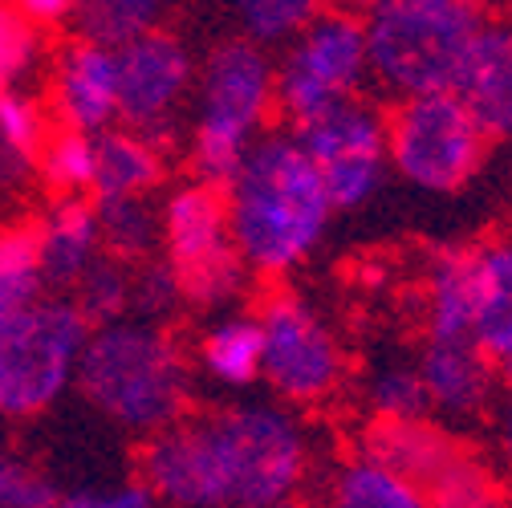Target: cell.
Instances as JSON below:
<instances>
[{
    "instance_id": "1",
    "label": "cell",
    "mask_w": 512,
    "mask_h": 508,
    "mask_svg": "<svg viewBox=\"0 0 512 508\" xmlns=\"http://www.w3.org/2000/svg\"><path fill=\"white\" fill-rule=\"evenodd\" d=\"M139 468L155 500L277 508L309 480V435L289 403H240L151 431Z\"/></svg>"
},
{
    "instance_id": "2",
    "label": "cell",
    "mask_w": 512,
    "mask_h": 508,
    "mask_svg": "<svg viewBox=\"0 0 512 508\" xmlns=\"http://www.w3.org/2000/svg\"><path fill=\"white\" fill-rule=\"evenodd\" d=\"M228 232L244 265L261 277H285L322 244L334 204L297 135L265 131L248 143L232 179L220 187Z\"/></svg>"
},
{
    "instance_id": "3",
    "label": "cell",
    "mask_w": 512,
    "mask_h": 508,
    "mask_svg": "<svg viewBox=\"0 0 512 508\" xmlns=\"http://www.w3.org/2000/svg\"><path fill=\"white\" fill-rule=\"evenodd\" d=\"M488 0H378L362 13L370 82L387 98L456 90Z\"/></svg>"
},
{
    "instance_id": "4",
    "label": "cell",
    "mask_w": 512,
    "mask_h": 508,
    "mask_svg": "<svg viewBox=\"0 0 512 508\" xmlns=\"http://www.w3.org/2000/svg\"><path fill=\"white\" fill-rule=\"evenodd\" d=\"M74 378L102 415L135 431H159L187 411V358L151 322H102L86 338Z\"/></svg>"
},
{
    "instance_id": "5",
    "label": "cell",
    "mask_w": 512,
    "mask_h": 508,
    "mask_svg": "<svg viewBox=\"0 0 512 508\" xmlns=\"http://www.w3.org/2000/svg\"><path fill=\"white\" fill-rule=\"evenodd\" d=\"M277 110V74L269 45L252 37L220 41L200 74V106L191 131V167L196 179L224 187Z\"/></svg>"
},
{
    "instance_id": "6",
    "label": "cell",
    "mask_w": 512,
    "mask_h": 508,
    "mask_svg": "<svg viewBox=\"0 0 512 508\" xmlns=\"http://www.w3.org/2000/svg\"><path fill=\"white\" fill-rule=\"evenodd\" d=\"M488 155V135L456 90L395 98L387 114V163L419 192L447 196L464 187Z\"/></svg>"
},
{
    "instance_id": "7",
    "label": "cell",
    "mask_w": 512,
    "mask_h": 508,
    "mask_svg": "<svg viewBox=\"0 0 512 508\" xmlns=\"http://www.w3.org/2000/svg\"><path fill=\"white\" fill-rule=\"evenodd\" d=\"M277 74V114L285 126L330 110L342 98H354L370 86V53L362 13L326 5L313 13L289 41L285 57L273 61Z\"/></svg>"
},
{
    "instance_id": "8",
    "label": "cell",
    "mask_w": 512,
    "mask_h": 508,
    "mask_svg": "<svg viewBox=\"0 0 512 508\" xmlns=\"http://www.w3.org/2000/svg\"><path fill=\"white\" fill-rule=\"evenodd\" d=\"M159 244L175 269L183 301L200 309H228L244 289L252 269L232 244L228 208L216 183H183L159 212Z\"/></svg>"
},
{
    "instance_id": "9",
    "label": "cell",
    "mask_w": 512,
    "mask_h": 508,
    "mask_svg": "<svg viewBox=\"0 0 512 508\" xmlns=\"http://www.w3.org/2000/svg\"><path fill=\"white\" fill-rule=\"evenodd\" d=\"M90 322L78 301H37L0 326V415H33L74 383Z\"/></svg>"
},
{
    "instance_id": "10",
    "label": "cell",
    "mask_w": 512,
    "mask_h": 508,
    "mask_svg": "<svg viewBox=\"0 0 512 508\" xmlns=\"http://www.w3.org/2000/svg\"><path fill=\"white\" fill-rule=\"evenodd\" d=\"M261 378L289 407L326 403L346 378V354L326 317L297 293H269L261 313Z\"/></svg>"
},
{
    "instance_id": "11",
    "label": "cell",
    "mask_w": 512,
    "mask_h": 508,
    "mask_svg": "<svg viewBox=\"0 0 512 508\" xmlns=\"http://www.w3.org/2000/svg\"><path fill=\"white\" fill-rule=\"evenodd\" d=\"M366 456H374L387 468H395L399 476H407L419 488L423 504L480 508V504L504 500L492 468L476 452H468L456 435L435 427L427 415L374 419V427L366 435Z\"/></svg>"
},
{
    "instance_id": "12",
    "label": "cell",
    "mask_w": 512,
    "mask_h": 508,
    "mask_svg": "<svg viewBox=\"0 0 512 508\" xmlns=\"http://www.w3.org/2000/svg\"><path fill=\"white\" fill-rule=\"evenodd\" d=\"M313 167L322 171V183L330 192L334 212L338 208H362L378 196L387 179V114L370 98L354 94L334 102L330 110L305 118L301 126H289Z\"/></svg>"
},
{
    "instance_id": "13",
    "label": "cell",
    "mask_w": 512,
    "mask_h": 508,
    "mask_svg": "<svg viewBox=\"0 0 512 508\" xmlns=\"http://www.w3.org/2000/svg\"><path fill=\"white\" fill-rule=\"evenodd\" d=\"M118 61V118L126 131H139L151 143L167 139L183 114V102L196 82V57L167 33L151 29L114 49Z\"/></svg>"
},
{
    "instance_id": "14",
    "label": "cell",
    "mask_w": 512,
    "mask_h": 508,
    "mask_svg": "<svg viewBox=\"0 0 512 508\" xmlns=\"http://www.w3.org/2000/svg\"><path fill=\"white\" fill-rule=\"evenodd\" d=\"M419 378L427 391V407L443 419H480L496 395V366L472 338H431L419 354Z\"/></svg>"
},
{
    "instance_id": "15",
    "label": "cell",
    "mask_w": 512,
    "mask_h": 508,
    "mask_svg": "<svg viewBox=\"0 0 512 508\" xmlns=\"http://www.w3.org/2000/svg\"><path fill=\"white\" fill-rule=\"evenodd\" d=\"M456 94L492 139H512V21L488 17L476 33L464 70L456 78Z\"/></svg>"
},
{
    "instance_id": "16",
    "label": "cell",
    "mask_w": 512,
    "mask_h": 508,
    "mask_svg": "<svg viewBox=\"0 0 512 508\" xmlns=\"http://www.w3.org/2000/svg\"><path fill=\"white\" fill-rule=\"evenodd\" d=\"M57 114L66 126L98 135L118 118V61L110 45L78 37L57 61Z\"/></svg>"
},
{
    "instance_id": "17",
    "label": "cell",
    "mask_w": 512,
    "mask_h": 508,
    "mask_svg": "<svg viewBox=\"0 0 512 508\" xmlns=\"http://www.w3.org/2000/svg\"><path fill=\"white\" fill-rule=\"evenodd\" d=\"M472 342L500 370L512 366V240L476 248V317Z\"/></svg>"
},
{
    "instance_id": "18",
    "label": "cell",
    "mask_w": 512,
    "mask_h": 508,
    "mask_svg": "<svg viewBox=\"0 0 512 508\" xmlns=\"http://www.w3.org/2000/svg\"><path fill=\"white\" fill-rule=\"evenodd\" d=\"M163 179L159 147L139 131H98L94 135V200L151 196Z\"/></svg>"
},
{
    "instance_id": "19",
    "label": "cell",
    "mask_w": 512,
    "mask_h": 508,
    "mask_svg": "<svg viewBox=\"0 0 512 508\" xmlns=\"http://www.w3.org/2000/svg\"><path fill=\"white\" fill-rule=\"evenodd\" d=\"M37 236H41V273H45V281L74 285L102 248L98 208L82 196H66L53 208V216L45 220V228H37Z\"/></svg>"
},
{
    "instance_id": "20",
    "label": "cell",
    "mask_w": 512,
    "mask_h": 508,
    "mask_svg": "<svg viewBox=\"0 0 512 508\" xmlns=\"http://www.w3.org/2000/svg\"><path fill=\"white\" fill-rule=\"evenodd\" d=\"M427 334L472 338L476 317V248H447L427 269Z\"/></svg>"
},
{
    "instance_id": "21",
    "label": "cell",
    "mask_w": 512,
    "mask_h": 508,
    "mask_svg": "<svg viewBox=\"0 0 512 508\" xmlns=\"http://www.w3.org/2000/svg\"><path fill=\"white\" fill-rule=\"evenodd\" d=\"M200 362L220 387H252L261 378V322H256V313L220 317L200 342Z\"/></svg>"
},
{
    "instance_id": "22",
    "label": "cell",
    "mask_w": 512,
    "mask_h": 508,
    "mask_svg": "<svg viewBox=\"0 0 512 508\" xmlns=\"http://www.w3.org/2000/svg\"><path fill=\"white\" fill-rule=\"evenodd\" d=\"M41 236L37 228H0V326L17 322L41 301Z\"/></svg>"
},
{
    "instance_id": "23",
    "label": "cell",
    "mask_w": 512,
    "mask_h": 508,
    "mask_svg": "<svg viewBox=\"0 0 512 508\" xmlns=\"http://www.w3.org/2000/svg\"><path fill=\"white\" fill-rule=\"evenodd\" d=\"M330 500L342 508H419L423 504L419 488L407 476H399L395 468H387L366 452L338 468L330 484Z\"/></svg>"
},
{
    "instance_id": "24",
    "label": "cell",
    "mask_w": 512,
    "mask_h": 508,
    "mask_svg": "<svg viewBox=\"0 0 512 508\" xmlns=\"http://www.w3.org/2000/svg\"><path fill=\"white\" fill-rule=\"evenodd\" d=\"M98 232L102 248L110 257L126 265H143L155 244H159V212L151 208L147 196H118V200H98Z\"/></svg>"
},
{
    "instance_id": "25",
    "label": "cell",
    "mask_w": 512,
    "mask_h": 508,
    "mask_svg": "<svg viewBox=\"0 0 512 508\" xmlns=\"http://www.w3.org/2000/svg\"><path fill=\"white\" fill-rule=\"evenodd\" d=\"M163 13L167 0H74L70 17L78 25V37L118 49L122 41L159 29Z\"/></svg>"
},
{
    "instance_id": "26",
    "label": "cell",
    "mask_w": 512,
    "mask_h": 508,
    "mask_svg": "<svg viewBox=\"0 0 512 508\" xmlns=\"http://www.w3.org/2000/svg\"><path fill=\"white\" fill-rule=\"evenodd\" d=\"M41 143H45V126L33 98L0 90V183L21 179L37 163Z\"/></svg>"
},
{
    "instance_id": "27",
    "label": "cell",
    "mask_w": 512,
    "mask_h": 508,
    "mask_svg": "<svg viewBox=\"0 0 512 508\" xmlns=\"http://www.w3.org/2000/svg\"><path fill=\"white\" fill-rule=\"evenodd\" d=\"M362 395H366V407H370L374 419H419V415H431L419 366H411V362H382L366 378Z\"/></svg>"
},
{
    "instance_id": "28",
    "label": "cell",
    "mask_w": 512,
    "mask_h": 508,
    "mask_svg": "<svg viewBox=\"0 0 512 508\" xmlns=\"http://www.w3.org/2000/svg\"><path fill=\"white\" fill-rule=\"evenodd\" d=\"M41 175L61 196H86L94 183V135L66 126L61 135L41 143Z\"/></svg>"
},
{
    "instance_id": "29",
    "label": "cell",
    "mask_w": 512,
    "mask_h": 508,
    "mask_svg": "<svg viewBox=\"0 0 512 508\" xmlns=\"http://www.w3.org/2000/svg\"><path fill=\"white\" fill-rule=\"evenodd\" d=\"M330 0H232V13L256 45H285L313 13H322Z\"/></svg>"
},
{
    "instance_id": "30",
    "label": "cell",
    "mask_w": 512,
    "mask_h": 508,
    "mask_svg": "<svg viewBox=\"0 0 512 508\" xmlns=\"http://www.w3.org/2000/svg\"><path fill=\"white\" fill-rule=\"evenodd\" d=\"M78 285V309L86 313L90 326H102V322H114L122 317V309L131 305V273H126V261L118 257H94L90 269L74 281Z\"/></svg>"
},
{
    "instance_id": "31",
    "label": "cell",
    "mask_w": 512,
    "mask_h": 508,
    "mask_svg": "<svg viewBox=\"0 0 512 508\" xmlns=\"http://www.w3.org/2000/svg\"><path fill=\"white\" fill-rule=\"evenodd\" d=\"M37 25H29L9 0H0V90L25 78L37 61Z\"/></svg>"
},
{
    "instance_id": "32",
    "label": "cell",
    "mask_w": 512,
    "mask_h": 508,
    "mask_svg": "<svg viewBox=\"0 0 512 508\" xmlns=\"http://www.w3.org/2000/svg\"><path fill=\"white\" fill-rule=\"evenodd\" d=\"M131 301H135L147 317H163V313H171V309L183 301L179 281H175V269H171L167 261H151V257H147L139 281H131Z\"/></svg>"
},
{
    "instance_id": "33",
    "label": "cell",
    "mask_w": 512,
    "mask_h": 508,
    "mask_svg": "<svg viewBox=\"0 0 512 508\" xmlns=\"http://www.w3.org/2000/svg\"><path fill=\"white\" fill-rule=\"evenodd\" d=\"M0 504L37 508V504H53V492L37 476H29L25 468H17L13 460L0 456Z\"/></svg>"
},
{
    "instance_id": "34",
    "label": "cell",
    "mask_w": 512,
    "mask_h": 508,
    "mask_svg": "<svg viewBox=\"0 0 512 508\" xmlns=\"http://www.w3.org/2000/svg\"><path fill=\"white\" fill-rule=\"evenodd\" d=\"M70 504L78 508H147L155 504V492L147 484H122L114 492H86V496H74Z\"/></svg>"
},
{
    "instance_id": "35",
    "label": "cell",
    "mask_w": 512,
    "mask_h": 508,
    "mask_svg": "<svg viewBox=\"0 0 512 508\" xmlns=\"http://www.w3.org/2000/svg\"><path fill=\"white\" fill-rule=\"evenodd\" d=\"M9 5L29 25H61V21H70V13H74V0H9Z\"/></svg>"
},
{
    "instance_id": "36",
    "label": "cell",
    "mask_w": 512,
    "mask_h": 508,
    "mask_svg": "<svg viewBox=\"0 0 512 508\" xmlns=\"http://www.w3.org/2000/svg\"><path fill=\"white\" fill-rule=\"evenodd\" d=\"M496 448H500L504 464L512 468V387L504 391V399L496 407Z\"/></svg>"
},
{
    "instance_id": "37",
    "label": "cell",
    "mask_w": 512,
    "mask_h": 508,
    "mask_svg": "<svg viewBox=\"0 0 512 508\" xmlns=\"http://www.w3.org/2000/svg\"><path fill=\"white\" fill-rule=\"evenodd\" d=\"M330 5H342V9H354V13H366L370 5H378V0H330Z\"/></svg>"
},
{
    "instance_id": "38",
    "label": "cell",
    "mask_w": 512,
    "mask_h": 508,
    "mask_svg": "<svg viewBox=\"0 0 512 508\" xmlns=\"http://www.w3.org/2000/svg\"><path fill=\"white\" fill-rule=\"evenodd\" d=\"M500 378H504V383L512 387V366H508V370H500Z\"/></svg>"
}]
</instances>
